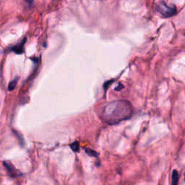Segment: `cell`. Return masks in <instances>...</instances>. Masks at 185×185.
Segmentation results:
<instances>
[{
  "label": "cell",
  "mask_w": 185,
  "mask_h": 185,
  "mask_svg": "<svg viewBox=\"0 0 185 185\" xmlns=\"http://www.w3.org/2000/svg\"><path fill=\"white\" fill-rule=\"evenodd\" d=\"M133 108L129 101H114L105 106L101 113V118L109 124H115L129 119L133 115Z\"/></svg>",
  "instance_id": "obj_1"
},
{
  "label": "cell",
  "mask_w": 185,
  "mask_h": 185,
  "mask_svg": "<svg viewBox=\"0 0 185 185\" xmlns=\"http://www.w3.org/2000/svg\"><path fill=\"white\" fill-rule=\"evenodd\" d=\"M157 10L165 17L173 16L177 12V8L174 5H168L164 2H160V3H158Z\"/></svg>",
  "instance_id": "obj_2"
},
{
  "label": "cell",
  "mask_w": 185,
  "mask_h": 185,
  "mask_svg": "<svg viewBox=\"0 0 185 185\" xmlns=\"http://www.w3.org/2000/svg\"><path fill=\"white\" fill-rule=\"evenodd\" d=\"M3 164L4 167L6 168L7 171V172L9 173V174H10L12 177L15 178L21 175L19 171L15 168V166H13L11 163H10L9 161H4Z\"/></svg>",
  "instance_id": "obj_3"
},
{
  "label": "cell",
  "mask_w": 185,
  "mask_h": 185,
  "mask_svg": "<svg viewBox=\"0 0 185 185\" xmlns=\"http://www.w3.org/2000/svg\"><path fill=\"white\" fill-rule=\"evenodd\" d=\"M25 41H26V38H24L20 43H17V45H15L14 47H12L11 49H12L15 54H23L24 51V45H25Z\"/></svg>",
  "instance_id": "obj_4"
},
{
  "label": "cell",
  "mask_w": 185,
  "mask_h": 185,
  "mask_svg": "<svg viewBox=\"0 0 185 185\" xmlns=\"http://www.w3.org/2000/svg\"><path fill=\"white\" fill-rule=\"evenodd\" d=\"M171 179H172V182H171V184H172L173 185L177 184L178 181H179V174H178V172L176 170H174L173 171Z\"/></svg>",
  "instance_id": "obj_5"
},
{
  "label": "cell",
  "mask_w": 185,
  "mask_h": 185,
  "mask_svg": "<svg viewBox=\"0 0 185 185\" xmlns=\"http://www.w3.org/2000/svg\"><path fill=\"white\" fill-rule=\"evenodd\" d=\"M17 78H15V80L11 81V82L10 83V84H9V86H8L9 91H12V90H14V88L17 85Z\"/></svg>",
  "instance_id": "obj_6"
},
{
  "label": "cell",
  "mask_w": 185,
  "mask_h": 185,
  "mask_svg": "<svg viewBox=\"0 0 185 185\" xmlns=\"http://www.w3.org/2000/svg\"><path fill=\"white\" fill-rule=\"evenodd\" d=\"M70 147L74 152H78L79 150H80V146H79V143L78 142H74L70 145Z\"/></svg>",
  "instance_id": "obj_7"
},
{
  "label": "cell",
  "mask_w": 185,
  "mask_h": 185,
  "mask_svg": "<svg viewBox=\"0 0 185 185\" xmlns=\"http://www.w3.org/2000/svg\"><path fill=\"white\" fill-rule=\"evenodd\" d=\"M85 152H86V153L88 155H89L90 156H92V157H96L97 156V153L95 152L94 151H92L91 149H88V148H86L85 149Z\"/></svg>",
  "instance_id": "obj_8"
},
{
  "label": "cell",
  "mask_w": 185,
  "mask_h": 185,
  "mask_svg": "<svg viewBox=\"0 0 185 185\" xmlns=\"http://www.w3.org/2000/svg\"><path fill=\"white\" fill-rule=\"evenodd\" d=\"M34 0H27V2H28V4H29V6H31L33 3H34Z\"/></svg>",
  "instance_id": "obj_9"
}]
</instances>
